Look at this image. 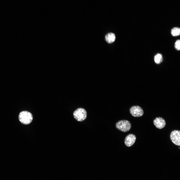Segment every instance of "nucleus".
Listing matches in <instances>:
<instances>
[{
    "mask_svg": "<svg viewBox=\"0 0 180 180\" xmlns=\"http://www.w3.org/2000/svg\"><path fill=\"white\" fill-rule=\"evenodd\" d=\"M172 35L174 36H179L180 34V28L178 27L173 28L171 31Z\"/></svg>",
    "mask_w": 180,
    "mask_h": 180,
    "instance_id": "10",
    "label": "nucleus"
},
{
    "mask_svg": "<svg viewBox=\"0 0 180 180\" xmlns=\"http://www.w3.org/2000/svg\"><path fill=\"white\" fill-rule=\"evenodd\" d=\"M130 111L131 114L134 117L141 116L144 114L142 108L138 106H132L130 108Z\"/></svg>",
    "mask_w": 180,
    "mask_h": 180,
    "instance_id": "4",
    "label": "nucleus"
},
{
    "mask_svg": "<svg viewBox=\"0 0 180 180\" xmlns=\"http://www.w3.org/2000/svg\"><path fill=\"white\" fill-rule=\"evenodd\" d=\"M19 120L22 124H30L32 121L33 116L30 112L26 111L21 112L18 116Z\"/></svg>",
    "mask_w": 180,
    "mask_h": 180,
    "instance_id": "1",
    "label": "nucleus"
},
{
    "mask_svg": "<svg viewBox=\"0 0 180 180\" xmlns=\"http://www.w3.org/2000/svg\"><path fill=\"white\" fill-rule=\"evenodd\" d=\"M116 127L118 130L124 132L129 131L131 127V125L128 121L123 120L118 122L116 124Z\"/></svg>",
    "mask_w": 180,
    "mask_h": 180,
    "instance_id": "2",
    "label": "nucleus"
},
{
    "mask_svg": "<svg viewBox=\"0 0 180 180\" xmlns=\"http://www.w3.org/2000/svg\"><path fill=\"white\" fill-rule=\"evenodd\" d=\"M115 34L112 33H110L106 36L105 39L106 41L108 43H111L114 42L115 39Z\"/></svg>",
    "mask_w": 180,
    "mask_h": 180,
    "instance_id": "8",
    "label": "nucleus"
},
{
    "mask_svg": "<svg viewBox=\"0 0 180 180\" xmlns=\"http://www.w3.org/2000/svg\"><path fill=\"white\" fill-rule=\"evenodd\" d=\"M136 139L135 135L132 134H129L126 137L124 142L125 144L127 146H131L135 143Z\"/></svg>",
    "mask_w": 180,
    "mask_h": 180,
    "instance_id": "7",
    "label": "nucleus"
},
{
    "mask_svg": "<svg viewBox=\"0 0 180 180\" xmlns=\"http://www.w3.org/2000/svg\"><path fill=\"white\" fill-rule=\"evenodd\" d=\"M74 118L77 121L82 122L84 120L87 116V112L84 108H79L76 109L73 113Z\"/></svg>",
    "mask_w": 180,
    "mask_h": 180,
    "instance_id": "3",
    "label": "nucleus"
},
{
    "mask_svg": "<svg viewBox=\"0 0 180 180\" xmlns=\"http://www.w3.org/2000/svg\"><path fill=\"white\" fill-rule=\"evenodd\" d=\"M163 60L162 55L160 53L156 54L154 57V60L155 63L157 64L161 63Z\"/></svg>",
    "mask_w": 180,
    "mask_h": 180,
    "instance_id": "9",
    "label": "nucleus"
},
{
    "mask_svg": "<svg viewBox=\"0 0 180 180\" xmlns=\"http://www.w3.org/2000/svg\"><path fill=\"white\" fill-rule=\"evenodd\" d=\"M174 47L176 50L179 51L180 50V40L178 39L176 41L174 44Z\"/></svg>",
    "mask_w": 180,
    "mask_h": 180,
    "instance_id": "11",
    "label": "nucleus"
},
{
    "mask_svg": "<svg viewBox=\"0 0 180 180\" xmlns=\"http://www.w3.org/2000/svg\"><path fill=\"white\" fill-rule=\"evenodd\" d=\"M153 123L156 127L159 129H162L164 128L166 124L165 120L160 117L156 118L154 120Z\"/></svg>",
    "mask_w": 180,
    "mask_h": 180,
    "instance_id": "6",
    "label": "nucleus"
},
{
    "mask_svg": "<svg viewBox=\"0 0 180 180\" xmlns=\"http://www.w3.org/2000/svg\"><path fill=\"white\" fill-rule=\"evenodd\" d=\"M170 138L172 142L176 145L180 146V131L174 130L172 132Z\"/></svg>",
    "mask_w": 180,
    "mask_h": 180,
    "instance_id": "5",
    "label": "nucleus"
}]
</instances>
